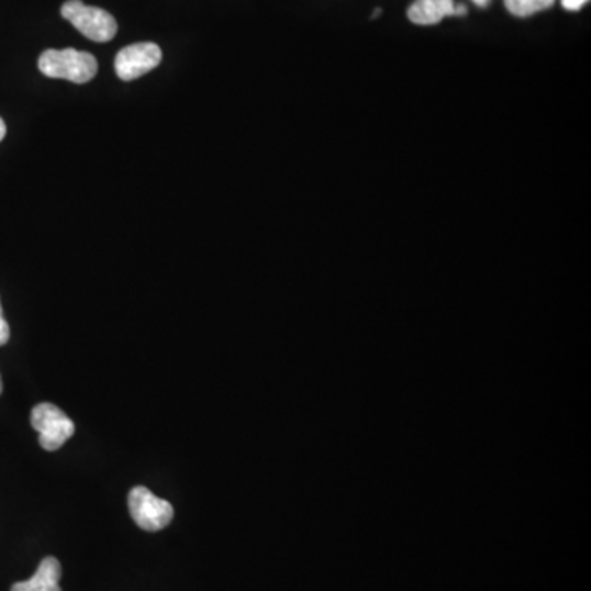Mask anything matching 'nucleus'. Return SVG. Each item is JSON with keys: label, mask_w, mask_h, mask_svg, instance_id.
Listing matches in <instances>:
<instances>
[{"label": "nucleus", "mask_w": 591, "mask_h": 591, "mask_svg": "<svg viewBox=\"0 0 591 591\" xmlns=\"http://www.w3.org/2000/svg\"><path fill=\"white\" fill-rule=\"evenodd\" d=\"M5 135H7L5 122H3L2 118H0V142H2L3 138H5Z\"/></svg>", "instance_id": "9b49d317"}, {"label": "nucleus", "mask_w": 591, "mask_h": 591, "mask_svg": "<svg viewBox=\"0 0 591 591\" xmlns=\"http://www.w3.org/2000/svg\"><path fill=\"white\" fill-rule=\"evenodd\" d=\"M556 0H504L508 10L516 16H529L539 10L549 9Z\"/></svg>", "instance_id": "6e6552de"}, {"label": "nucleus", "mask_w": 591, "mask_h": 591, "mask_svg": "<svg viewBox=\"0 0 591 591\" xmlns=\"http://www.w3.org/2000/svg\"><path fill=\"white\" fill-rule=\"evenodd\" d=\"M10 338V327L9 322L3 319L2 314V305H0V347L2 345H5L7 342H9Z\"/></svg>", "instance_id": "1a4fd4ad"}, {"label": "nucleus", "mask_w": 591, "mask_h": 591, "mask_svg": "<svg viewBox=\"0 0 591 591\" xmlns=\"http://www.w3.org/2000/svg\"><path fill=\"white\" fill-rule=\"evenodd\" d=\"M32 426L38 433L40 445L45 450H58L75 434V423L52 403L36 404L32 411Z\"/></svg>", "instance_id": "7ed1b4c3"}, {"label": "nucleus", "mask_w": 591, "mask_h": 591, "mask_svg": "<svg viewBox=\"0 0 591 591\" xmlns=\"http://www.w3.org/2000/svg\"><path fill=\"white\" fill-rule=\"evenodd\" d=\"M586 2H589V0H562L567 10H579Z\"/></svg>", "instance_id": "9d476101"}, {"label": "nucleus", "mask_w": 591, "mask_h": 591, "mask_svg": "<svg viewBox=\"0 0 591 591\" xmlns=\"http://www.w3.org/2000/svg\"><path fill=\"white\" fill-rule=\"evenodd\" d=\"M473 2L477 3V5L487 7L488 3H490V0H473Z\"/></svg>", "instance_id": "ddd939ff"}, {"label": "nucleus", "mask_w": 591, "mask_h": 591, "mask_svg": "<svg viewBox=\"0 0 591 591\" xmlns=\"http://www.w3.org/2000/svg\"><path fill=\"white\" fill-rule=\"evenodd\" d=\"M38 69L46 78L65 79L86 85L98 75V59L88 52L75 48L46 49L38 59Z\"/></svg>", "instance_id": "f257e3e1"}, {"label": "nucleus", "mask_w": 591, "mask_h": 591, "mask_svg": "<svg viewBox=\"0 0 591 591\" xmlns=\"http://www.w3.org/2000/svg\"><path fill=\"white\" fill-rule=\"evenodd\" d=\"M129 510L132 520L148 533L165 529L175 516V510L168 501L155 497L148 488L135 487L129 494Z\"/></svg>", "instance_id": "20e7f679"}, {"label": "nucleus", "mask_w": 591, "mask_h": 591, "mask_svg": "<svg viewBox=\"0 0 591 591\" xmlns=\"http://www.w3.org/2000/svg\"><path fill=\"white\" fill-rule=\"evenodd\" d=\"M62 564L55 557H46L40 562L38 570L32 579L19 582L10 591H62Z\"/></svg>", "instance_id": "423d86ee"}, {"label": "nucleus", "mask_w": 591, "mask_h": 591, "mask_svg": "<svg viewBox=\"0 0 591 591\" xmlns=\"http://www.w3.org/2000/svg\"><path fill=\"white\" fill-rule=\"evenodd\" d=\"M467 13V7L465 5H455L454 15H465Z\"/></svg>", "instance_id": "f8f14e48"}, {"label": "nucleus", "mask_w": 591, "mask_h": 591, "mask_svg": "<svg viewBox=\"0 0 591 591\" xmlns=\"http://www.w3.org/2000/svg\"><path fill=\"white\" fill-rule=\"evenodd\" d=\"M163 52L156 43L144 42L125 46L115 58V73L122 81H135L161 63Z\"/></svg>", "instance_id": "39448f33"}, {"label": "nucleus", "mask_w": 591, "mask_h": 591, "mask_svg": "<svg viewBox=\"0 0 591 591\" xmlns=\"http://www.w3.org/2000/svg\"><path fill=\"white\" fill-rule=\"evenodd\" d=\"M454 13V0H416L408 10V16L416 25H436Z\"/></svg>", "instance_id": "0eeeda50"}, {"label": "nucleus", "mask_w": 591, "mask_h": 591, "mask_svg": "<svg viewBox=\"0 0 591 591\" xmlns=\"http://www.w3.org/2000/svg\"><path fill=\"white\" fill-rule=\"evenodd\" d=\"M0 393H2V380H0Z\"/></svg>", "instance_id": "4468645a"}, {"label": "nucleus", "mask_w": 591, "mask_h": 591, "mask_svg": "<svg viewBox=\"0 0 591 591\" xmlns=\"http://www.w3.org/2000/svg\"><path fill=\"white\" fill-rule=\"evenodd\" d=\"M62 15L92 42L108 43L118 35V20L112 13L99 7L88 5L81 0H68L62 7Z\"/></svg>", "instance_id": "f03ea898"}]
</instances>
